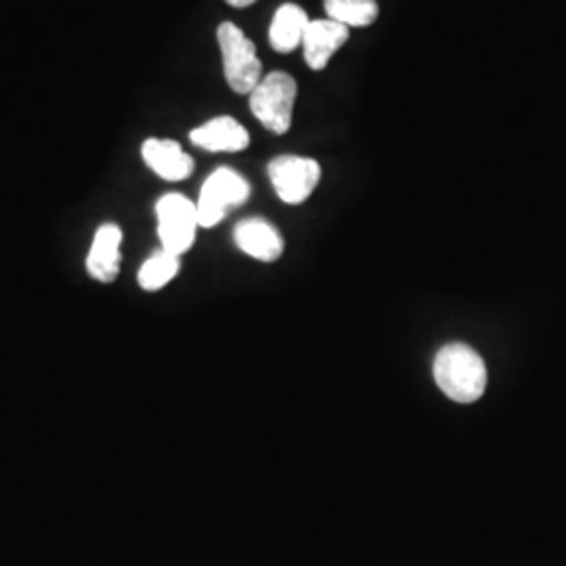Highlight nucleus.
I'll return each instance as SVG.
<instances>
[{"instance_id":"nucleus-14","label":"nucleus","mask_w":566,"mask_h":566,"mask_svg":"<svg viewBox=\"0 0 566 566\" xmlns=\"http://www.w3.org/2000/svg\"><path fill=\"white\" fill-rule=\"evenodd\" d=\"M181 269V256L160 250L151 254L139 269V285L147 292L163 290L166 283L172 282Z\"/></svg>"},{"instance_id":"nucleus-12","label":"nucleus","mask_w":566,"mask_h":566,"mask_svg":"<svg viewBox=\"0 0 566 566\" xmlns=\"http://www.w3.org/2000/svg\"><path fill=\"white\" fill-rule=\"evenodd\" d=\"M308 15L303 7L287 2L275 11L269 28V42L277 53H292L303 46L304 32L308 28Z\"/></svg>"},{"instance_id":"nucleus-8","label":"nucleus","mask_w":566,"mask_h":566,"mask_svg":"<svg viewBox=\"0 0 566 566\" xmlns=\"http://www.w3.org/2000/svg\"><path fill=\"white\" fill-rule=\"evenodd\" d=\"M120 245L122 229L118 224L105 223L97 229L86 256V271L93 280L112 283L120 275Z\"/></svg>"},{"instance_id":"nucleus-1","label":"nucleus","mask_w":566,"mask_h":566,"mask_svg":"<svg viewBox=\"0 0 566 566\" xmlns=\"http://www.w3.org/2000/svg\"><path fill=\"white\" fill-rule=\"evenodd\" d=\"M434 382L455 403H476L486 388V365L465 344H447L432 365Z\"/></svg>"},{"instance_id":"nucleus-7","label":"nucleus","mask_w":566,"mask_h":566,"mask_svg":"<svg viewBox=\"0 0 566 566\" xmlns=\"http://www.w3.org/2000/svg\"><path fill=\"white\" fill-rule=\"evenodd\" d=\"M348 36H350V30L338 21L329 18L311 20L303 39L304 61L308 63L311 70L322 72L327 67L329 60L343 49Z\"/></svg>"},{"instance_id":"nucleus-2","label":"nucleus","mask_w":566,"mask_h":566,"mask_svg":"<svg viewBox=\"0 0 566 566\" xmlns=\"http://www.w3.org/2000/svg\"><path fill=\"white\" fill-rule=\"evenodd\" d=\"M217 39L223 55V72L231 91L250 95L263 81V63L256 55V46L231 21H224L217 30Z\"/></svg>"},{"instance_id":"nucleus-5","label":"nucleus","mask_w":566,"mask_h":566,"mask_svg":"<svg viewBox=\"0 0 566 566\" xmlns=\"http://www.w3.org/2000/svg\"><path fill=\"white\" fill-rule=\"evenodd\" d=\"M156 214L163 250L181 256L196 242V233L200 227L196 202L181 193H168L160 198Z\"/></svg>"},{"instance_id":"nucleus-13","label":"nucleus","mask_w":566,"mask_h":566,"mask_svg":"<svg viewBox=\"0 0 566 566\" xmlns=\"http://www.w3.org/2000/svg\"><path fill=\"white\" fill-rule=\"evenodd\" d=\"M325 13L329 20L350 28H367L380 15L376 0H324Z\"/></svg>"},{"instance_id":"nucleus-3","label":"nucleus","mask_w":566,"mask_h":566,"mask_svg":"<svg viewBox=\"0 0 566 566\" xmlns=\"http://www.w3.org/2000/svg\"><path fill=\"white\" fill-rule=\"evenodd\" d=\"M298 84L285 72H271L250 93V109L266 130L283 135L292 126Z\"/></svg>"},{"instance_id":"nucleus-6","label":"nucleus","mask_w":566,"mask_h":566,"mask_svg":"<svg viewBox=\"0 0 566 566\" xmlns=\"http://www.w3.org/2000/svg\"><path fill=\"white\" fill-rule=\"evenodd\" d=\"M269 179L282 202L296 206L306 202L322 181V166L313 158L280 156L269 164Z\"/></svg>"},{"instance_id":"nucleus-9","label":"nucleus","mask_w":566,"mask_h":566,"mask_svg":"<svg viewBox=\"0 0 566 566\" xmlns=\"http://www.w3.org/2000/svg\"><path fill=\"white\" fill-rule=\"evenodd\" d=\"M142 154L145 164L164 181H182L193 172V158L172 139H147Z\"/></svg>"},{"instance_id":"nucleus-11","label":"nucleus","mask_w":566,"mask_h":566,"mask_svg":"<svg viewBox=\"0 0 566 566\" xmlns=\"http://www.w3.org/2000/svg\"><path fill=\"white\" fill-rule=\"evenodd\" d=\"M235 243L243 254L261 261L273 263L282 256L283 240L273 224L263 219H248L235 227Z\"/></svg>"},{"instance_id":"nucleus-10","label":"nucleus","mask_w":566,"mask_h":566,"mask_svg":"<svg viewBox=\"0 0 566 566\" xmlns=\"http://www.w3.org/2000/svg\"><path fill=\"white\" fill-rule=\"evenodd\" d=\"M191 143L200 149L219 154V151H243L250 145V135L242 124L229 116H219L193 128L189 135Z\"/></svg>"},{"instance_id":"nucleus-15","label":"nucleus","mask_w":566,"mask_h":566,"mask_svg":"<svg viewBox=\"0 0 566 566\" xmlns=\"http://www.w3.org/2000/svg\"><path fill=\"white\" fill-rule=\"evenodd\" d=\"M256 0H227V4H231V7H235V9H245V7H250V4H254Z\"/></svg>"},{"instance_id":"nucleus-4","label":"nucleus","mask_w":566,"mask_h":566,"mask_svg":"<svg viewBox=\"0 0 566 566\" xmlns=\"http://www.w3.org/2000/svg\"><path fill=\"white\" fill-rule=\"evenodd\" d=\"M250 198V185L240 172L231 168L214 170L200 191V200L196 202L198 208V221L203 229L217 227L223 221L229 210L242 206Z\"/></svg>"}]
</instances>
